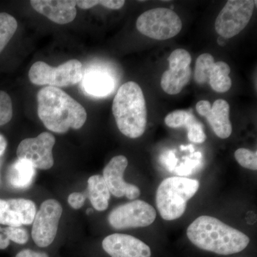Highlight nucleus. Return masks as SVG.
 I'll return each mask as SVG.
<instances>
[{"label":"nucleus","instance_id":"nucleus-1","mask_svg":"<svg viewBox=\"0 0 257 257\" xmlns=\"http://www.w3.org/2000/svg\"><path fill=\"white\" fill-rule=\"evenodd\" d=\"M37 114L45 127L63 134L69 128L79 130L87 120L82 104L59 88L45 87L37 94Z\"/></svg>","mask_w":257,"mask_h":257},{"label":"nucleus","instance_id":"nucleus-2","mask_svg":"<svg viewBox=\"0 0 257 257\" xmlns=\"http://www.w3.org/2000/svg\"><path fill=\"white\" fill-rule=\"evenodd\" d=\"M187 235L198 248L219 255L241 252L250 242L249 237L242 231L207 215L193 221L187 228Z\"/></svg>","mask_w":257,"mask_h":257},{"label":"nucleus","instance_id":"nucleus-3","mask_svg":"<svg viewBox=\"0 0 257 257\" xmlns=\"http://www.w3.org/2000/svg\"><path fill=\"white\" fill-rule=\"evenodd\" d=\"M112 113L124 136L131 139L143 136L146 130L147 111L145 96L138 84L128 82L120 87L113 101Z\"/></svg>","mask_w":257,"mask_h":257},{"label":"nucleus","instance_id":"nucleus-4","mask_svg":"<svg viewBox=\"0 0 257 257\" xmlns=\"http://www.w3.org/2000/svg\"><path fill=\"white\" fill-rule=\"evenodd\" d=\"M199 188L196 179L172 177L164 179L157 189L156 205L161 217L166 221L179 219L187 209V202Z\"/></svg>","mask_w":257,"mask_h":257},{"label":"nucleus","instance_id":"nucleus-5","mask_svg":"<svg viewBox=\"0 0 257 257\" xmlns=\"http://www.w3.org/2000/svg\"><path fill=\"white\" fill-rule=\"evenodd\" d=\"M84 74L82 64L77 60L67 61L57 67L39 61L32 64L29 79L35 85L59 88L80 82Z\"/></svg>","mask_w":257,"mask_h":257},{"label":"nucleus","instance_id":"nucleus-6","mask_svg":"<svg viewBox=\"0 0 257 257\" xmlns=\"http://www.w3.org/2000/svg\"><path fill=\"white\" fill-rule=\"evenodd\" d=\"M137 28L145 36L157 40H166L177 36L182 28L180 18L168 8H155L140 15Z\"/></svg>","mask_w":257,"mask_h":257},{"label":"nucleus","instance_id":"nucleus-7","mask_svg":"<svg viewBox=\"0 0 257 257\" xmlns=\"http://www.w3.org/2000/svg\"><path fill=\"white\" fill-rule=\"evenodd\" d=\"M253 0H229L216 19V32L224 38L234 37L247 26L252 17L254 5Z\"/></svg>","mask_w":257,"mask_h":257},{"label":"nucleus","instance_id":"nucleus-8","mask_svg":"<svg viewBox=\"0 0 257 257\" xmlns=\"http://www.w3.org/2000/svg\"><path fill=\"white\" fill-rule=\"evenodd\" d=\"M157 217V211L150 204L143 200L120 205L111 211L108 221L114 229L146 227L151 225Z\"/></svg>","mask_w":257,"mask_h":257},{"label":"nucleus","instance_id":"nucleus-9","mask_svg":"<svg viewBox=\"0 0 257 257\" xmlns=\"http://www.w3.org/2000/svg\"><path fill=\"white\" fill-rule=\"evenodd\" d=\"M62 211V205L56 199H47L42 203L34 219L32 229V237L37 246L47 247L53 242Z\"/></svg>","mask_w":257,"mask_h":257},{"label":"nucleus","instance_id":"nucleus-10","mask_svg":"<svg viewBox=\"0 0 257 257\" xmlns=\"http://www.w3.org/2000/svg\"><path fill=\"white\" fill-rule=\"evenodd\" d=\"M55 142V136L49 133H42L35 138L25 139L17 150L18 160L28 161L35 169L50 170L54 165L52 150Z\"/></svg>","mask_w":257,"mask_h":257},{"label":"nucleus","instance_id":"nucleus-11","mask_svg":"<svg viewBox=\"0 0 257 257\" xmlns=\"http://www.w3.org/2000/svg\"><path fill=\"white\" fill-rule=\"evenodd\" d=\"M128 166V160L123 155L113 157L104 167L103 178L111 194L116 197H126L128 199H137L141 194L140 189L134 184L127 183L124 174Z\"/></svg>","mask_w":257,"mask_h":257},{"label":"nucleus","instance_id":"nucleus-12","mask_svg":"<svg viewBox=\"0 0 257 257\" xmlns=\"http://www.w3.org/2000/svg\"><path fill=\"white\" fill-rule=\"evenodd\" d=\"M102 248L111 257H151L150 246L141 240L124 234H113L104 238Z\"/></svg>","mask_w":257,"mask_h":257},{"label":"nucleus","instance_id":"nucleus-13","mask_svg":"<svg viewBox=\"0 0 257 257\" xmlns=\"http://www.w3.org/2000/svg\"><path fill=\"white\" fill-rule=\"evenodd\" d=\"M36 206L25 199H0V224L20 227L33 223L36 215Z\"/></svg>","mask_w":257,"mask_h":257},{"label":"nucleus","instance_id":"nucleus-14","mask_svg":"<svg viewBox=\"0 0 257 257\" xmlns=\"http://www.w3.org/2000/svg\"><path fill=\"white\" fill-rule=\"evenodd\" d=\"M30 5L37 13L59 25L72 23L77 16L74 0H32Z\"/></svg>","mask_w":257,"mask_h":257},{"label":"nucleus","instance_id":"nucleus-15","mask_svg":"<svg viewBox=\"0 0 257 257\" xmlns=\"http://www.w3.org/2000/svg\"><path fill=\"white\" fill-rule=\"evenodd\" d=\"M230 106L224 99H217L211 106L210 112L205 116L213 132L221 139L229 138L232 125L229 119Z\"/></svg>","mask_w":257,"mask_h":257},{"label":"nucleus","instance_id":"nucleus-16","mask_svg":"<svg viewBox=\"0 0 257 257\" xmlns=\"http://www.w3.org/2000/svg\"><path fill=\"white\" fill-rule=\"evenodd\" d=\"M88 196L94 209L105 211L109 206L110 192L102 176L94 175L88 179Z\"/></svg>","mask_w":257,"mask_h":257},{"label":"nucleus","instance_id":"nucleus-17","mask_svg":"<svg viewBox=\"0 0 257 257\" xmlns=\"http://www.w3.org/2000/svg\"><path fill=\"white\" fill-rule=\"evenodd\" d=\"M192 77L190 66L180 70L169 69L165 71L161 79V87L167 94L175 95L182 90Z\"/></svg>","mask_w":257,"mask_h":257},{"label":"nucleus","instance_id":"nucleus-18","mask_svg":"<svg viewBox=\"0 0 257 257\" xmlns=\"http://www.w3.org/2000/svg\"><path fill=\"white\" fill-rule=\"evenodd\" d=\"M35 168L26 160H18L10 167L8 179L15 188H26L32 184Z\"/></svg>","mask_w":257,"mask_h":257},{"label":"nucleus","instance_id":"nucleus-19","mask_svg":"<svg viewBox=\"0 0 257 257\" xmlns=\"http://www.w3.org/2000/svg\"><path fill=\"white\" fill-rule=\"evenodd\" d=\"M83 87L86 92L94 96H104L114 89V82L103 72H90L83 77Z\"/></svg>","mask_w":257,"mask_h":257},{"label":"nucleus","instance_id":"nucleus-20","mask_svg":"<svg viewBox=\"0 0 257 257\" xmlns=\"http://www.w3.org/2000/svg\"><path fill=\"white\" fill-rule=\"evenodd\" d=\"M231 69L224 62H214L209 76V83L211 89L216 92H228L231 87V79L229 77Z\"/></svg>","mask_w":257,"mask_h":257},{"label":"nucleus","instance_id":"nucleus-21","mask_svg":"<svg viewBox=\"0 0 257 257\" xmlns=\"http://www.w3.org/2000/svg\"><path fill=\"white\" fill-rule=\"evenodd\" d=\"M18 25L16 19L8 13H0V52L14 36Z\"/></svg>","mask_w":257,"mask_h":257},{"label":"nucleus","instance_id":"nucleus-22","mask_svg":"<svg viewBox=\"0 0 257 257\" xmlns=\"http://www.w3.org/2000/svg\"><path fill=\"white\" fill-rule=\"evenodd\" d=\"M197 121L195 116L190 111L175 110L167 115L165 119L166 125L173 128H187V130Z\"/></svg>","mask_w":257,"mask_h":257},{"label":"nucleus","instance_id":"nucleus-23","mask_svg":"<svg viewBox=\"0 0 257 257\" xmlns=\"http://www.w3.org/2000/svg\"><path fill=\"white\" fill-rule=\"evenodd\" d=\"M214 58L210 54H202L196 61L195 71H194V80L199 84H203L209 82V72L213 64Z\"/></svg>","mask_w":257,"mask_h":257},{"label":"nucleus","instance_id":"nucleus-24","mask_svg":"<svg viewBox=\"0 0 257 257\" xmlns=\"http://www.w3.org/2000/svg\"><path fill=\"white\" fill-rule=\"evenodd\" d=\"M168 61L170 69L180 70L190 65L192 57L187 50L184 49H177L171 53Z\"/></svg>","mask_w":257,"mask_h":257},{"label":"nucleus","instance_id":"nucleus-25","mask_svg":"<svg viewBox=\"0 0 257 257\" xmlns=\"http://www.w3.org/2000/svg\"><path fill=\"white\" fill-rule=\"evenodd\" d=\"M236 162L243 168L256 171L257 170V153L248 149L240 148L234 153Z\"/></svg>","mask_w":257,"mask_h":257},{"label":"nucleus","instance_id":"nucleus-26","mask_svg":"<svg viewBox=\"0 0 257 257\" xmlns=\"http://www.w3.org/2000/svg\"><path fill=\"white\" fill-rule=\"evenodd\" d=\"M13 115L11 98L8 93L0 90V126L8 124L13 118Z\"/></svg>","mask_w":257,"mask_h":257},{"label":"nucleus","instance_id":"nucleus-27","mask_svg":"<svg viewBox=\"0 0 257 257\" xmlns=\"http://www.w3.org/2000/svg\"><path fill=\"white\" fill-rule=\"evenodd\" d=\"M8 239L19 244H25L28 241L29 234L26 230L21 227L8 226L3 229Z\"/></svg>","mask_w":257,"mask_h":257},{"label":"nucleus","instance_id":"nucleus-28","mask_svg":"<svg viewBox=\"0 0 257 257\" xmlns=\"http://www.w3.org/2000/svg\"><path fill=\"white\" fill-rule=\"evenodd\" d=\"M187 137L189 141L192 143L202 144L207 140V135L204 133V125L197 121L187 131Z\"/></svg>","mask_w":257,"mask_h":257},{"label":"nucleus","instance_id":"nucleus-29","mask_svg":"<svg viewBox=\"0 0 257 257\" xmlns=\"http://www.w3.org/2000/svg\"><path fill=\"white\" fill-rule=\"evenodd\" d=\"M86 198L84 194L79 192H73L69 194L68 203L74 209H79L84 206Z\"/></svg>","mask_w":257,"mask_h":257},{"label":"nucleus","instance_id":"nucleus-30","mask_svg":"<svg viewBox=\"0 0 257 257\" xmlns=\"http://www.w3.org/2000/svg\"><path fill=\"white\" fill-rule=\"evenodd\" d=\"M125 4L124 0H99V5L110 10H119Z\"/></svg>","mask_w":257,"mask_h":257},{"label":"nucleus","instance_id":"nucleus-31","mask_svg":"<svg viewBox=\"0 0 257 257\" xmlns=\"http://www.w3.org/2000/svg\"><path fill=\"white\" fill-rule=\"evenodd\" d=\"M196 109H197L198 114L205 117L210 112L211 105L209 101H199L196 105Z\"/></svg>","mask_w":257,"mask_h":257},{"label":"nucleus","instance_id":"nucleus-32","mask_svg":"<svg viewBox=\"0 0 257 257\" xmlns=\"http://www.w3.org/2000/svg\"><path fill=\"white\" fill-rule=\"evenodd\" d=\"M15 257H49L45 252H38L31 249H24L20 251Z\"/></svg>","mask_w":257,"mask_h":257},{"label":"nucleus","instance_id":"nucleus-33","mask_svg":"<svg viewBox=\"0 0 257 257\" xmlns=\"http://www.w3.org/2000/svg\"><path fill=\"white\" fill-rule=\"evenodd\" d=\"M10 240L5 235L3 229L0 231V249H5L9 246Z\"/></svg>","mask_w":257,"mask_h":257},{"label":"nucleus","instance_id":"nucleus-34","mask_svg":"<svg viewBox=\"0 0 257 257\" xmlns=\"http://www.w3.org/2000/svg\"><path fill=\"white\" fill-rule=\"evenodd\" d=\"M7 146H8V143H7L6 139L0 134V156L4 154Z\"/></svg>","mask_w":257,"mask_h":257},{"label":"nucleus","instance_id":"nucleus-35","mask_svg":"<svg viewBox=\"0 0 257 257\" xmlns=\"http://www.w3.org/2000/svg\"><path fill=\"white\" fill-rule=\"evenodd\" d=\"M2 230V228H1V226H0V231H1Z\"/></svg>","mask_w":257,"mask_h":257}]
</instances>
